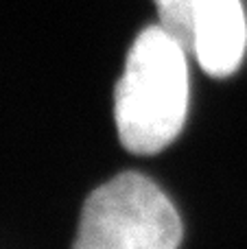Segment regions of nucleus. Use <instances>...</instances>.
<instances>
[{"label": "nucleus", "mask_w": 247, "mask_h": 249, "mask_svg": "<svg viewBox=\"0 0 247 249\" xmlns=\"http://www.w3.org/2000/svg\"><path fill=\"white\" fill-rule=\"evenodd\" d=\"M171 199L140 173H121L88 197L72 249H179Z\"/></svg>", "instance_id": "f03ea898"}, {"label": "nucleus", "mask_w": 247, "mask_h": 249, "mask_svg": "<svg viewBox=\"0 0 247 249\" xmlns=\"http://www.w3.org/2000/svg\"><path fill=\"white\" fill-rule=\"evenodd\" d=\"M186 112V51L160 24L140 31L114 92L123 146L138 155L166 149L182 131Z\"/></svg>", "instance_id": "f257e3e1"}, {"label": "nucleus", "mask_w": 247, "mask_h": 249, "mask_svg": "<svg viewBox=\"0 0 247 249\" xmlns=\"http://www.w3.org/2000/svg\"><path fill=\"white\" fill-rule=\"evenodd\" d=\"M160 26L217 79L236 72L247 48L241 0H153Z\"/></svg>", "instance_id": "7ed1b4c3"}]
</instances>
